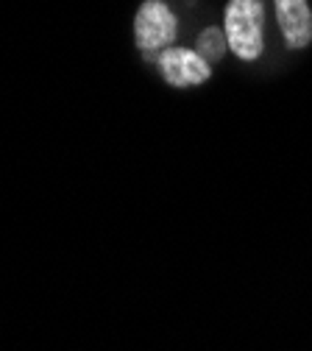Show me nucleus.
Returning <instances> with one entry per match:
<instances>
[{"mask_svg":"<svg viewBox=\"0 0 312 351\" xmlns=\"http://www.w3.org/2000/svg\"><path fill=\"white\" fill-rule=\"evenodd\" d=\"M229 48V39H226V31L220 28H206L201 31L198 36V53L206 59V62H217L223 53Z\"/></svg>","mask_w":312,"mask_h":351,"instance_id":"nucleus-5","label":"nucleus"},{"mask_svg":"<svg viewBox=\"0 0 312 351\" xmlns=\"http://www.w3.org/2000/svg\"><path fill=\"white\" fill-rule=\"evenodd\" d=\"M156 62L170 86H198L212 75L209 62L190 48H167L159 53Z\"/></svg>","mask_w":312,"mask_h":351,"instance_id":"nucleus-3","label":"nucleus"},{"mask_svg":"<svg viewBox=\"0 0 312 351\" xmlns=\"http://www.w3.org/2000/svg\"><path fill=\"white\" fill-rule=\"evenodd\" d=\"M178 34V23L176 14L167 9V3L162 0H145L140 6L137 17H134V39H137V48L145 56H156L162 51H167Z\"/></svg>","mask_w":312,"mask_h":351,"instance_id":"nucleus-2","label":"nucleus"},{"mask_svg":"<svg viewBox=\"0 0 312 351\" xmlns=\"http://www.w3.org/2000/svg\"><path fill=\"white\" fill-rule=\"evenodd\" d=\"M226 31L229 48L243 59V62H254L262 56V3L259 0H229L226 6Z\"/></svg>","mask_w":312,"mask_h":351,"instance_id":"nucleus-1","label":"nucleus"},{"mask_svg":"<svg viewBox=\"0 0 312 351\" xmlns=\"http://www.w3.org/2000/svg\"><path fill=\"white\" fill-rule=\"evenodd\" d=\"M276 20L287 48L301 51L312 42V9L307 0H276Z\"/></svg>","mask_w":312,"mask_h":351,"instance_id":"nucleus-4","label":"nucleus"}]
</instances>
